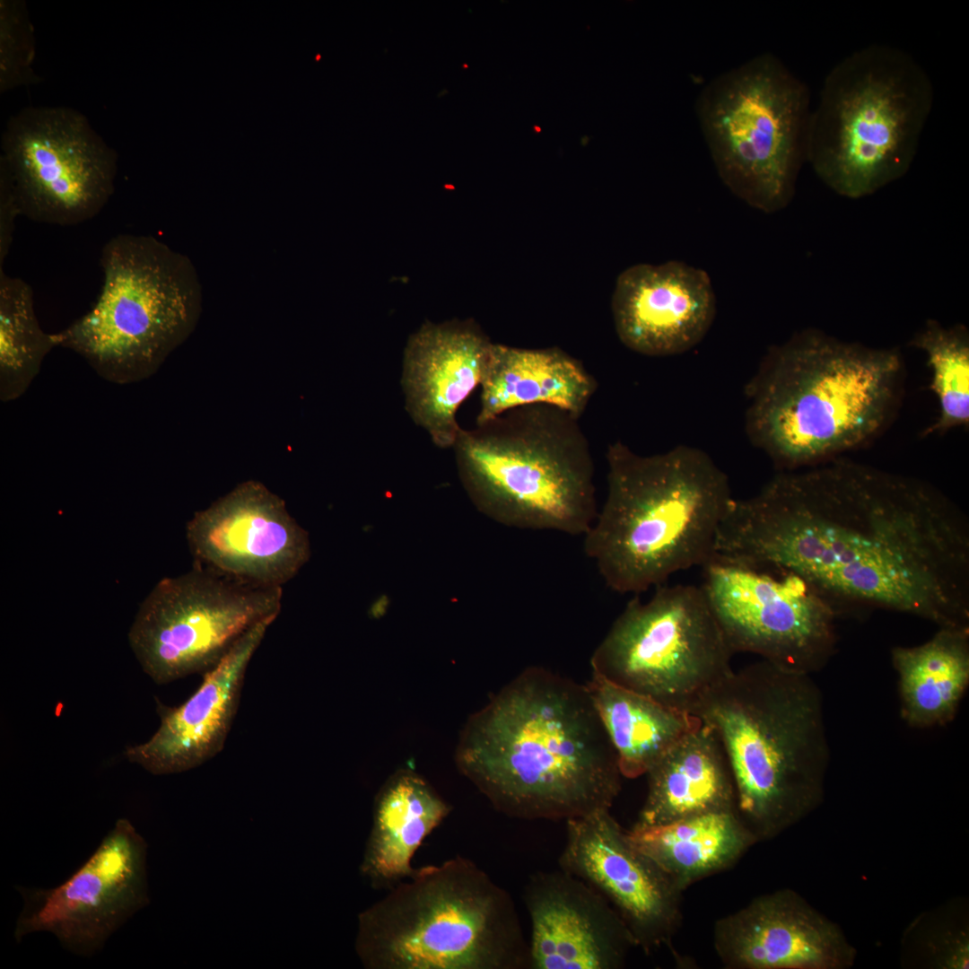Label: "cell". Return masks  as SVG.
Masks as SVG:
<instances>
[{"mask_svg":"<svg viewBox=\"0 0 969 969\" xmlns=\"http://www.w3.org/2000/svg\"><path fill=\"white\" fill-rule=\"evenodd\" d=\"M459 772L507 816L569 821L610 809L617 756L586 685L524 669L467 720Z\"/></svg>","mask_w":969,"mask_h":969,"instance_id":"obj_2","label":"cell"},{"mask_svg":"<svg viewBox=\"0 0 969 969\" xmlns=\"http://www.w3.org/2000/svg\"><path fill=\"white\" fill-rule=\"evenodd\" d=\"M636 824L655 825L737 809L731 771L713 729L703 723L670 747L647 772Z\"/></svg>","mask_w":969,"mask_h":969,"instance_id":"obj_24","label":"cell"},{"mask_svg":"<svg viewBox=\"0 0 969 969\" xmlns=\"http://www.w3.org/2000/svg\"><path fill=\"white\" fill-rule=\"evenodd\" d=\"M910 345L924 353L938 415L924 435L943 434L969 424V334L964 325L946 327L929 319Z\"/></svg>","mask_w":969,"mask_h":969,"instance_id":"obj_30","label":"cell"},{"mask_svg":"<svg viewBox=\"0 0 969 969\" xmlns=\"http://www.w3.org/2000/svg\"><path fill=\"white\" fill-rule=\"evenodd\" d=\"M21 211L12 186L6 176L0 172V267H3L10 251L15 219Z\"/></svg>","mask_w":969,"mask_h":969,"instance_id":"obj_32","label":"cell"},{"mask_svg":"<svg viewBox=\"0 0 969 969\" xmlns=\"http://www.w3.org/2000/svg\"><path fill=\"white\" fill-rule=\"evenodd\" d=\"M477 506L510 526L584 536L598 508L594 463L579 418L535 404L507 410L454 443Z\"/></svg>","mask_w":969,"mask_h":969,"instance_id":"obj_8","label":"cell"},{"mask_svg":"<svg viewBox=\"0 0 969 969\" xmlns=\"http://www.w3.org/2000/svg\"><path fill=\"white\" fill-rule=\"evenodd\" d=\"M630 842L652 859L684 891L733 867L758 843L737 809L711 812L671 823L634 825Z\"/></svg>","mask_w":969,"mask_h":969,"instance_id":"obj_26","label":"cell"},{"mask_svg":"<svg viewBox=\"0 0 969 969\" xmlns=\"http://www.w3.org/2000/svg\"><path fill=\"white\" fill-rule=\"evenodd\" d=\"M891 658L903 720L921 729L953 720L969 685V628H938L922 644L893 648Z\"/></svg>","mask_w":969,"mask_h":969,"instance_id":"obj_27","label":"cell"},{"mask_svg":"<svg viewBox=\"0 0 969 969\" xmlns=\"http://www.w3.org/2000/svg\"><path fill=\"white\" fill-rule=\"evenodd\" d=\"M530 924L529 969H620L635 942L595 888L558 869L537 871L523 888Z\"/></svg>","mask_w":969,"mask_h":969,"instance_id":"obj_19","label":"cell"},{"mask_svg":"<svg viewBox=\"0 0 969 969\" xmlns=\"http://www.w3.org/2000/svg\"><path fill=\"white\" fill-rule=\"evenodd\" d=\"M57 347L53 334L40 327L31 286L0 267V399L21 397Z\"/></svg>","mask_w":969,"mask_h":969,"instance_id":"obj_29","label":"cell"},{"mask_svg":"<svg viewBox=\"0 0 969 969\" xmlns=\"http://www.w3.org/2000/svg\"><path fill=\"white\" fill-rule=\"evenodd\" d=\"M277 616L249 629L177 707H161L160 725L145 742L127 747V759L155 775L196 768L224 747L238 711L248 667Z\"/></svg>","mask_w":969,"mask_h":969,"instance_id":"obj_21","label":"cell"},{"mask_svg":"<svg viewBox=\"0 0 969 969\" xmlns=\"http://www.w3.org/2000/svg\"><path fill=\"white\" fill-rule=\"evenodd\" d=\"M103 282L92 308L54 333L102 379L153 375L194 331L202 290L191 260L151 235L118 234L101 249Z\"/></svg>","mask_w":969,"mask_h":969,"instance_id":"obj_9","label":"cell"},{"mask_svg":"<svg viewBox=\"0 0 969 969\" xmlns=\"http://www.w3.org/2000/svg\"><path fill=\"white\" fill-rule=\"evenodd\" d=\"M476 424L514 407L545 404L581 418L597 390L582 363L559 348L492 344L482 381Z\"/></svg>","mask_w":969,"mask_h":969,"instance_id":"obj_23","label":"cell"},{"mask_svg":"<svg viewBox=\"0 0 969 969\" xmlns=\"http://www.w3.org/2000/svg\"><path fill=\"white\" fill-rule=\"evenodd\" d=\"M533 129L536 131V133H540L541 130H542L541 127L539 126H537V125L533 126Z\"/></svg>","mask_w":969,"mask_h":969,"instance_id":"obj_34","label":"cell"},{"mask_svg":"<svg viewBox=\"0 0 969 969\" xmlns=\"http://www.w3.org/2000/svg\"><path fill=\"white\" fill-rule=\"evenodd\" d=\"M559 869L601 894L650 955L672 948L683 923V894L672 877L628 839L610 809L565 822Z\"/></svg>","mask_w":969,"mask_h":969,"instance_id":"obj_16","label":"cell"},{"mask_svg":"<svg viewBox=\"0 0 969 969\" xmlns=\"http://www.w3.org/2000/svg\"><path fill=\"white\" fill-rule=\"evenodd\" d=\"M196 565L259 587L283 588L310 556L307 532L258 481L240 484L186 525Z\"/></svg>","mask_w":969,"mask_h":969,"instance_id":"obj_17","label":"cell"},{"mask_svg":"<svg viewBox=\"0 0 969 969\" xmlns=\"http://www.w3.org/2000/svg\"><path fill=\"white\" fill-rule=\"evenodd\" d=\"M694 715L723 747L738 813L757 842L779 836L822 803L830 747L812 675L760 659L733 669Z\"/></svg>","mask_w":969,"mask_h":969,"instance_id":"obj_4","label":"cell"},{"mask_svg":"<svg viewBox=\"0 0 969 969\" xmlns=\"http://www.w3.org/2000/svg\"><path fill=\"white\" fill-rule=\"evenodd\" d=\"M715 953L728 969H844L856 949L799 894L780 889L717 920Z\"/></svg>","mask_w":969,"mask_h":969,"instance_id":"obj_18","label":"cell"},{"mask_svg":"<svg viewBox=\"0 0 969 969\" xmlns=\"http://www.w3.org/2000/svg\"><path fill=\"white\" fill-rule=\"evenodd\" d=\"M147 843L127 818H119L92 854L51 888L17 887L23 906L14 938L53 934L67 951L89 957L150 901Z\"/></svg>","mask_w":969,"mask_h":969,"instance_id":"obj_15","label":"cell"},{"mask_svg":"<svg viewBox=\"0 0 969 969\" xmlns=\"http://www.w3.org/2000/svg\"><path fill=\"white\" fill-rule=\"evenodd\" d=\"M696 114L722 182L763 213L791 201L806 161L809 92L775 56L761 54L709 83Z\"/></svg>","mask_w":969,"mask_h":969,"instance_id":"obj_10","label":"cell"},{"mask_svg":"<svg viewBox=\"0 0 969 969\" xmlns=\"http://www.w3.org/2000/svg\"><path fill=\"white\" fill-rule=\"evenodd\" d=\"M492 344L472 320L426 322L410 336L401 376L406 407L436 446H454L457 410L481 384Z\"/></svg>","mask_w":969,"mask_h":969,"instance_id":"obj_22","label":"cell"},{"mask_svg":"<svg viewBox=\"0 0 969 969\" xmlns=\"http://www.w3.org/2000/svg\"><path fill=\"white\" fill-rule=\"evenodd\" d=\"M715 554L788 570L836 612L969 628V523L929 482L844 458L734 498Z\"/></svg>","mask_w":969,"mask_h":969,"instance_id":"obj_1","label":"cell"},{"mask_svg":"<svg viewBox=\"0 0 969 969\" xmlns=\"http://www.w3.org/2000/svg\"><path fill=\"white\" fill-rule=\"evenodd\" d=\"M932 105L930 76L910 54L863 47L826 75L809 117L806 161L836 194L872 195L908 171Z\"/></svg>","mask_w":969,"mask_h":969,"instance_id":"obj_7","label":"cell"},{"mask_svg":"<svg viewBox=\"0 0 969 969\" xmlns=\"http://www.w3.org/2000/svg\"><path fill=\"white\" fill-rule=\"evenodd\" d=\"M451 807L420 774L401 769L378 791L361 874L376 889H389L415 871L412 859Z\"/></svg>","mask_w":969,"mask_h":969,"instance_id":"obj_25","label":"cell"},{"mask_svg":"<svg viewBox=\"0 0 969 969\" xmlns=\"http://www.w3.org/2000/svg\"><path fill=\"white\" fill-rule=\"evenodd\" d=\"M904 376L896 348L799 331L772 346L745 386L747 439L780 471L838 458L893 423Z\"/></svg>","mask_w":969,"mask_h":969,"instance_id":"obj_3","label":"cell"},{"mask_svg":"<svg viewBox=\"0 0 969 969\" xmlns=\"http://www.w3.org/2000/svg\"><path fill=\"white\" fill-rule=\"evenodd\" d=\"M936 949L935 965L941 969H967L969 967V937L965 930L946 934Z\"/></svg>","mask_w":969,"mask_h":969,"instance_id":"obj_33","label":"cell"},{"mask_svg":"<svg viewBox=\"0 0 969 969\" xmlns=\"http://www.w3.org/2000/svg\"><path fill=\"white\" fill-rule=\"evenodd\" d=\"M283 588L241 583L195 564L162 579L128 632L143 671L164 685L214 668L259 622L278 616Z\"/></svg>","mask_w":969,"mask_h":969,"instance_id":"obj_12","label":"cell"},{"mask_svg":"<svg viewBox=\"0 0 969 969\" xmlns=\"http://www.w3.org/2000/svg\"><path fill=\"white\" fill-rule=\"evenodd\" d=\"M607 462L606 500L583 546L610 589L638 595L715 554L734 497L707 452L678 445L644 456L618 441Z\"/></svg>","mask_w":969,"mask_h":969,"instance_id":"obj_5","label":"cell"},{"mask_svg":"<svg viewBox=\"0 0 969 969\" xmlns=\"http://www.w3.org/2000/svg\"><path fill=\"white\" fill-rule=\"evenodd\" d=\"M34 34L24 2L1 0L0 90L28 85L39 79L32 69Z\"/></svg>","mask_w":969,"mask_h":969,"instance_id":"obj_31","label":"cell"},{"mask_svg":"<svg viewBox=\"0 0 969 969\" xmlns=\"http://www.w3.org/2000/svg\"><path fill=\"white\" fill-rule=\"evenodd\" d=\"M586 685L623 777L646 774L670 747L702 724L696 715L662 704L598 674L592 673Z\"/></svg>","mask_w":969,"mask_h":969,"instance_id":"obj_28","label":"cell"},{"mask_svg":"<svg viewBox=\"0 0 969 969\" xmlns=\"http://www.w3.org/2000/svg\"><path fill=\"white\" fill-rule=\"evenodd\" d=\"M702 569L701 587L734 654L809 675L834 655L837 614L799 575L718 554Z\"/></svg>","mask_w":969,"mask_h":969,"instance_id":"obj_14","label":"cell"},{"mask_svg":"<svg viewBox=\"0 0 969 969\" xmlns=\"http://www.w3.org/2000/svg\"><path fill=\"white\" fill-rule=\"evenodd\" d=\"M730 649L701 586L662 584L632 598L595 649L592 673L694 715L732 671Z\"/></svg>","mask_w":969,"mask_h":969,"instance_id":"obj_11","label":"cell"},{"mask_svg":"<svg viewBox=\"0 0 969 969\" xmlns=\"http://www.w3.org/2000/svg\"><path fill=\"white\" fill-rule=\"evenodd\" d=\"M358 915L366 969H529L511 895L460 855L415 869Z\"/></svg>","mask_w":969,"mask_h":969,"instance_id":"obj_6","label":"cell"},{"mask_svg":"<svg viewBox=\"0 0 969 969\" xmlns=\"http://www.w3.org/2000/svg\"><path fill=\"white\" fill-rule=\"evenodd\" d=\"M615 332L630 350L670 356L697 345L716 315L706 271L682 261L638 264L617 277L611 300Z\"/></svg>","mask_w":969,"mask_h":969,"instance_id":"obj_20","label":"cell"},{"mask_svg":"<svg viewBox=\"0 0 969 969\" xmlns=\"http://www.w3.org/2000/svg\"><path fill=\"white\" fill-rule=\"evenodd\" d=\"M1 151L0 172L31 221L76 225L98 215L114 193L118 154L74 109H22L9 118Z\"/></svg>","mask_w":969,"mask_h":969,"instance_id":"obj_13","label":"cell"}]
</instances>
